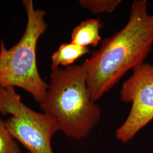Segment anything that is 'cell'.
I'll return each instance as SVG.
<instances>
[{"label":"cell","mask_w":153,"mask_h":153,"mask_svg":"<svg viewBox=\"0 0 153 153\" xmlns=\"http://www.w3.org/2000/svg\"><path fill=\"white\" fill-rule=\"evenodd\" d=\"M146 0L132 2L129 19L112 36L105 39L98 51L85 61L87 85L96 102L126 72L144 63L153 45V16Z\"/></svg>","instance_id":"obj_1"},{"label":"cell","mask_w":153,"mask_h":153,"mask_svg":"<svg viewBox=\"0 0 153 153\" xmlns=\"http://www.w3.org/2000/svg\"><path fill=\"white\" fill-rule=\"evenodd\" d=\"M40 105L57 121L60 131L76 140L88 137L101 118L100 107L91 99L83 64L52 70Z\"/></svg>","instance_id":"obj_2"},{"label":"cell","mask_w":153,"mask_h":153,"mask_svg":"<svg viewBox=\"0 0 153 153\" xmlns=\"http://www.w3.org/2000/svg\"><path fill=\"white\" fill-rule=\"evenodd\" d=\"M27 14L25 30L19 42L9 49L0 42V87H18L30 93L40 103L48 84L39 74L36 60L39 39L46 31V11L35 9L33 0H23Z\"/></svg>","instance_id":"obj_3"},{"label":"cell","mask_w":153,"mask_h":153,"mask_svg":"<svg viewBox=\"0 0 153 153\" xmlns=\"http://www.w3.org/2000/svg\"><path fill=\"white\" fill-rule=\"evenodd\" d=\"M0 114L11 116L4 120L15 140L30 153H53L51 140L60 128L57 121L45 113L30 108L14 88L0 87Z\"/></svg>","instance_id":"obj_4"},{"label":"cell","mask_w":153,"mask_h":153,"mask_svg":"<svg viewBox=\"0 0 153 153\" xmlns=\"http://www.w3.org/2000/svg\"><path fill=\"white\" fill-rule=\"evenodd\" d=\"M132 71L120 92L121 100L131 103V109L115 133L117 140L124 143L153 120V65L144 62Z\"/></svg>","instance_id":"obj_5"},{"label":"cell","mask_w":153,"mask_h":153,"mask_svg":"<svg viewBox=\"0 0 153 153\" xmlns=\"http://www.w3.org/2000/svg\"><path fill=\"white\" fill-rule=\"evenodd\" d=\"M103 23L99 19H88L81 22L71 33V42L83 47H96L102 40L100 29Z\"/></svg>","instance_id":"obj_6"},{"label":"cell","mask_w":153,"mask_h":153,"mask_svg":"<svg viewBox=\"0 0 153 153\" xmlns=\"http://www.w3.org/2000/svg\"><path fill=\"white\" fill-rule=\"evenodd\" d=\"M90 52L88 47H83L73 43L61 44L58 49L51 56V70L60 68V66H68L83 56Z\"/></svg>","instance_id":"obj_7"},{"label":"cell","mask_w":153,"mask_h":153,"mask_svg":"<svg viewBox=\"0 0 153 153\" xmlns=\"http://www.w3.org/2000/svg\"><path fill=\"white\" fill-rule=\"evenodd\" d=\"M82 7L94 14L111 13L121 2L120 0H80Z\"/></svg>","instance_id":"obj_8"},{"label":"cell","mask_w":153,"mask_h":153,"mask_svg":"<svg viewBox=\"0 0 153 153\" xmlns=\"http://www.w3.org/2000/svg\"><path fill=\"white\" fill-rule=\"evenodd\" d=\"M0 153H21L16 140L0 118Z\"/></svg>","instance_id":"obj_9"},{"label":"cell","mask_w":153,"mask_h":153,"mask_svg":"<svg viewBox=\"0 0 153 153\" xmlns=\"http://www.w3.org/2000/svg\"><path fill=\"white\" fill-rule=\"evenodd\" d=\"M86 153V152H81V153Z\"/></svg>","instance_id":"obj_10"},{"label":"cell","mask_w":153,"mask_h":153,"mask_svg":"<svg viewBox=\"0 0 153 153\" xmlns=\"http://www.w3.org/2000/svg\"><path fill=\"white\" fill-rule=\"evenodd\" d=\"M29 153V152H27V153Z\"/></svg>","instance_id":"obj_11"},{"label":"cell","mask_w":153,"mask_h":153,"mask_svg":"<svg viewBox=\"0 0 153 153\" xmlns=\"http://www.w3.org/2000/svg\"></svg>","instance_id":"obj_12"},{"label":"cell","mask_w":153,"mask_h":153,"mask_svg":"<svg viewBox=\"0 0 153 153\" xmlns=\"http://www.w3.org/2000/svg\"></svg>","instance_id":"obj_13"}]
</instances>
